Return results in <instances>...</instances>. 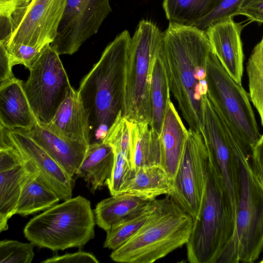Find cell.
<instances>
[{
  "label": "cell",
  "mask_w": 263,
  "mask_h": 263,
  "mask_svg": "<svg viewBox=\"0 0 263 263\" xmlns=\"http://www.w3.org/2000/svg\"><path fill=\"white\" fill-rule=\"evenodd\" d=\"M212 51L205 31L195 26L170 22L163 32L160 55L170 91L189 129L200 133Z\"/></svg>",
  "instance_id": "1"
},
{
  "label": "cell",
  "mask_w": 263,
  "mask_h": 263,
  "mask_svg": "<svg viewBox=\"0 0 263 263\" xmlns=\"http://www.w3.org/2000/svg\"><path fill=\"white\" fill-rule=\"evenodd\" d=\"M132 37L125 30L105 48L78 90L88 116L91 135L102 142L123 106L125 71Z\"/></svg>",
  "instance_id": "2"
},
{
  "label": "cell",
  "mask_w": 263,
  "mask_h": 263,
  "mask_svg": "<svg viewBox=\"0 0 263 263\" xmlns=\"http://www.w3.org/2000/svg\"><path fill=\"white\" fill-rule=\"evenodd\" d=\"M193 221L171 196L157 199L155 209L142 227L110 257L122 263L155 262L187 243Z\"/></svg>",
  "instance_id": "3"
},
{
  "label": "cell",
  "mask_w": 263,
  "mask_h": 263,
  "mask_svg": "<svg viewBox=\"0 0 263 263\" xmlns=\"http://www.w3.org/2000/svg\"><path fill=\"white\" fill-rule=\"evenodd\" d=\"M240 185L233 235L216 263H252L263 252V183L251 154L239 156Z\"/></svg>",
  "instance_id": "4"
},
{
  "label": "cell",
  "mask_w": 263,
  "mask_h": 263,
  "mask_svg": "<svg viewBox=\"0 0 263 263\" xmlns=\"http://www.w3.org/2000/svg\"><path fill=\"white\" fill-rule=\"evenodd\" d=\"M96 224L90 202L78 196L35 216L23 232L35 246L57 251L85 246L95 237Z\"/></svg>",
  "instance_id": "5"
},
{
  "label": "cell",
  "mask_w": 263,
  "mask_h": 263,
  "mask_svg": "<svg viewBox=\"0 0 263 263\" xmlns=\"http://www.w3.org/2000/svg\"><path fill=\"white\" fill-rule=\"evenodd\" d=\"M163 32L142 20L131 39L126 65L122 115L129 122L151 123V84L154 62L162 44Z\"/></svg>",
  "instance_id": "6"
},
{
  "label": "cell",
  "mask_w": 263,
  "mask_h": 263,
  "mask_svg": "<svg viewBox=\"0 0 263 263\" xmlns=\"http://www.w3.org/2000/svg\"><path fill=\"white\" fill-rule=\"evenodd\" d=\"M234 229L231 208L210 162L200 212L186 244L188 261L216 263Z\"/></svg>",
  "instance_id": "7"
},
{
  "label": "cell",
  "mask_w": 263,
  "mask_h": 263,
  "mask_svg": "<svg viewBox=\"0 0 263 263\" xmlns=\"http://www.w3.org/2000/svg\"><path fill=\"white\" fill-rule=\"evenodd\" d=\"M207 96L214 108L250 153L260 135L248 94L210 54L207 65Z\"/></svg>",
  "instance_id": "8"
},
{
  "label": "cell",
  "mask_w": 263,
  "mask_h": 263,
  "mask_svg": "<svg viewBox=\"0 0 263 263\" xmlns=\"http://www.w3.org/2000/svg\"><path fill=\"white\" fill-rule=\"evenodd\" d=\"M201 134L235 223L240 178L239 158L243 152H250L219 115L208 96L204 103Z\"/></svg>",
  "instance_id": "9"
},
{
  "label": "cell",
  "mask_w": 263,
  "mask_h": 263,
  "mask_svg": "<svg viewBox=\"0 0 263 263\" xmlns=\"http://www.w3.org/2000/svg\"><path fill=\"white\" fill-rule=\"evenodd\" d=\"M58 53L50 45L29 69L23 88L38 122L49 123L71 87Z\"/></svg>",
  "instance_id": "10"
},
{
  "label": "cell",
  "mask_w": 263,
  "mask_h": 263,
  "mask_svg": "<svg viewBox=\"0 0 263 263\" xmlns=\"http://www.w3.org/2000/svg\"><path fill=\"white\" fill-rule=\"evenodd\" d=\"M209 157L202 134L189 129L171 196L196 220L205 189Z\"/></svg>",
  "instance_id": "11"
},
{
  "label": "cell",
  "mask_w": 263,
  "mask_h": 263,
  "mask_svg": "<svg viewBox=\"0 0 263 263\" xmlns=\"http://www.w3.org/2000/svg\"><path fill=\"white\" fill-rule=\"evenodd\" d=\"M109 0H67L58 33L50 44L59 55H72L99 31L111 12Z\"/></svg>",
  "instance_id": "12"
},
{
  "label": "cell",
  "mask_w": 263,
  "mask_h": 263,
  "mask_svg": "<svg viewBox=\"0 0 263 263\" xmlns=\"http://www.w3.org/2000/svg\"><path fill=\"white\" fill-rule=\"evenodd\" d=\"M67 0H32L5 45L23 44L43 49L57 36Z\"/></svg>",
  "instance_id": "13"
},
{
  "label": "cell",
  "mask_w": 263,
  "mask_h": 263,
  "mask_svg": "<svg viewBox=\"0 0 263 263\" xmlns=\"http://www.w3.org/2000/svg\"><path fill=\"white\" fill-rule=\"evenodd\" d=\"M1 135L39 172L40 179L62 200L72 198L74 181L31 137L21 129H8L0 125Z\"/></svg>",
  "instance_id": "14"
},
{
  "label": "cell",
  "mask_w": 263,
  "mask_h": 263,
  "mask_svg": "<svg viewBox=\"0 0 263 263\" xmlns=\"http://www.w3.org/2000/svg\"><path fill=\"white\" fill-rule=\"evenodd\" d=\"M37 170L10 143H0V232L8 229V220L15 214L26 179Z\"/></svg>",
  "instance_id": "15"
},
{
  "label": "cell",
  "mask_w": 263,
  "mask_h": 263,
  "mask_svg": "<svg viewBox=\"0 0 263 263\" xmlns=\"http://www.w3.org/2000/svg\"><path fill=\"white\" fill-rule=\"evenodd\" d=\"M242 23L229 17L209 26L205 30L213 52L228 74L241 84L243 52L241 33Z\"/></svg>",
  "instance_id": "16"
},
{
  "label": "cell",
  "mask_w": 263,
  "mask_h": 263,
  "mask_svg": "<svg viewBox=\"0 0 263 263\" xmlns=\"http://www.w3.org/2000/svg\"><path fill=\"white\" fill-rule=\"evenodd\" d=\"M49 129L70 140L87 146L91 143L88 116L78 90L71 87L51 121Z\"/></svg>",
  "instance_id": "17"
},
{
  "label": "cell",
  "mask_w": 263,
  "mask_h": 263,
  "mask_svg": "<svg viewBox=\"0 0 263 263\" xmlns=\"http://www.w3.org/2000/svg\"><path fill=\"white\" fill-rule=\"evenodd\" d=\"M37 143L72 178L85 155L88 146L70 140L38 121L29 129H22Z\"/></svg>",
  "instance_id": "18"
},
{
  "label": "cell",
  "mask_w": 263,
  "mask_h": 263,
  "mask_svg": "<svg viewBox=\"0 0 263 263\" xmlns=\"http://www.w3.org/2000/svg\"><path fill=\"white\" fill-rule=\"evenodd\" d=\"M23 88L14 79L0 85V125L8 129H29L37 122Z\"/></svg>",
  "instance_id": "19"
},
{
  "label": "cell",
  "mask_w": 263,
  "mask_h": 263,
  "mask_svg": "<svg viewBox=\"0 0 263 263\" xmlns=\"http://www.w3.org/2000/svg\"><path fill=\"white\" fill-rule=\"evenodd\" d=\"M187 135L188 130L170 100L159 136L161 149L160 165L173 181L182 158Z\"/></svg>",
  "instance_id": "20"
},
{
  "label": "cell",
  "mask_w": 263,
  "mask_h": 263,
  "mask_svg": "<svg viewBox=\"0 0 263 263\" xmlns=\"http://www.w3.org/2000/svg\"><path fill=\"white\" fill-rule=\"evenodd\" d=\"M115 162V153L109 144L95 142L88 147L76 174L87 183L92 193L105 185L110 176Z\"/></svg>",
  "instance_id": "21"
},
{
  "label": "cell",
  "mask_w": 263,
  "mask_h": 263,
  "mask_svg": "<svg viewBox=\"0 0 263 263\" xmlns=\"http://www.w3.org/2000/svg\"><path fill=\"white\" fill-rule=\"evenodd\" d=\"M174 182L160 165H152L135 170L133 176L124 184L120 193H126L148 200L160 195H170Z\"/></svg>",
  "instance_id": "22"
},
{
  "label": "cell",
  "mask_w": 263,
  "mask_h": 263,
  "mask_svg": "<svg viewBox=\"0 0 263 263\" xmlns=\"http://www.w3.org/2000/svg\"><path fill=\"white\" fill-rule=\"evenodd\" d=\"M151 201L123 193L111 195L96 205L93 210L96 223L106 232L143 209Z\"/></svg>",
  "instance_id": "23"
},
{
  "label": "cell",
  "mask_w": 263,
  "mask_h": 263,
  "mask_svg": "<svg viewBox=\"0 0 263 263\" xmlns=\"http://www.w3.org/2000/svg\"><path fill=\"white\" fill-rule=\"evenodd\" d=\"M130 140L135 170L160 164L159 136L146 122H129Z\"/></svg>",
  "instance_id": "24"
},
{
  "label": "cell",
  "mask_w": 263,
  "mask_h": 263,
  "mask_svg": "<svg viewBox=\"0 0 263 263\" xmlns=\"http://www.w3.org/2000/svg\"><path fill=\"white\" fill-rule=\"evenodd\" d=\"M61 199L39 178L36 170L31 173L24 183L17 202L15 214L22 216L45 211Z\"/></svg>",
  "instance_id": "25"
},
{
  "label": "cell",
  "mask_w": 263,
  "mask_h": 263,
  "mask_svg": "<svg viewBox=\"0 0 263 263\" xmlns=\"http://www.w3.org/2000/svg\"><path fill=\"white\" fill-rule=\"evenodd\" d=\"M170 92L165 70L160 55L159 50L152 68L151 84L152 118L150 123L152 129L159 136L167 105L171 100Z\"/></svg>",
  "instance_id": "26"
},
{
  "label": "cell",
  "mask_w": 263,
  "mask_h": 263,
  "mask_svg": "<svg viewBox=\"0 0 263 263\" xmlns=\"http://www.w3.org/2000/svg\"><path fill=\"white\" fill-rule=\"evenodd\" d=\"M219 0H163V7L170 22L194 26L208 15Z\"/></svg>",
  "instance_id": "27"
},
{
  "label": "cell",
  "mask_w": 263,
  "mask_h": 263,
  "mask_svg": "<svg viewBox=\"0 0 263 263\" xmlns=\"http://www.w3.org/2000/svg\"><path fill=\"white\" fill-rule=\"evenodd\" d=\"M152 200L143 209L123 219L106 231L104 247L115 250L126 243L142 227L156 206Z\"/></svg>",
  "instance_id": "28"
},
{
  "label": "cell",
  "mask_w": 263,
  "mask_h": 263,
  "mask_svg": "<svg viewBox=\"0 0 263 263\" xmlns=\"http://www.w3.org/2000/svg\"><path fill=\"white\" fill-rule=\"evenodd\" d=\"M249 96L263 126V36L253 48L247 66Z\"/></svg>",
  "instance_id": "29"
},
{
  "label": "cell",
  "mask_w": 263,
  "mask_h": 263,
  "mask_svg": "<svg viewBox=\"0 0 263 263\" xmlns=\"http://www.w3.org/2000/svg\"><path fill=\"white\" fill-rule=\"evenodd\" d=\"M32 0H0V43L6 45Z\"/></svg>",
  "instance_id": "30"
},
{
  "label": "cell",
  "mask_w": 263,
  "mask_h": 263,
  "mask_svg": "<svg viewBox=\"0 0 263 263\" xmlns=\"http://www.w3.org/2000/svg\"><path fill=\"white\" fill-rule=\"evenodd\" d=\"M32 242L4 239L0 241V263H31L34 257Z\"/></svg>",
  "instance_id": "31"
},
{
  "label": "cell",
  "mask_w": 263,
  "mask_h": 263,
  "mask_svg": "<svg viewBox=\"0 0 263 263\" xmlns=\"http://www.w3.org/2000/svg\"><path fill=\"white\" fill-rule=\"evenodd\" d=\"M114 151V164L110 176L106 183L111 195L120 194L124 184L135 172L132 164L124 154L116 149Z\"/></svg>",
  "instance_id": "32"
},
{
  "label": "cell",
  "mask_w": 263,
  "mask_h": 263,
  "mask_svg": "<svg viewBox=\"0 0 263 263\" xmlns=\"http://www.w3.org/2000/svg\"><path fill=\"white\" fill-rule=\"evenodd\" d=\"M244 0H219L214 9L194 26L205 30L210 25L238 15L240 6Z\"/></svg>",
  "instance_id": "33"
},
{
  "label": "cell",
  "mask_w": 263,
  "mask_h": 263,
  "mask_svg": "<svg viewBox=\"0 0 263 263\" xmlns=\"http://www.w3.org/2000/svg\"><path fill=\"white\" fill-rule=\"evenodd\" d=\"M12 65H23L28 69L36 61L43 49L23 44H11L5 46Z\"/></svg>",
  "instance_id": "34"
},
{
  "label": "cell",
  "mask_w": 263,
  "mask_h": 263,
  "mask_svg": "<svg viewBox=\"0 0 263 263\" xmlns=\"http://www.w3.org/2000/svg\"><path fill=\"white\" fill-rule=\"evenodd\" d=\"M99 262L98 259L92 254L82 251L71 253H66L60 255H55L41 261L42 263H98Z\"/></svg>",
  "instance_id": "35"
},
{
  "label": "cell",
  "mask_w": 263,
  "mask_h": 263,
  "mask_svg": "<svg viewBox=\"0 0 263 263\" xmlns=\"http://www.w3.org/2000/svg\"><path fill=\"white\" fill-rule=\"evenodd\" d=\"M238 15H243L252 22L263 24V0H244Z\"/></svg>",
  "instance_id": "36"
},
{
  "label": "cell",
  "mask_w": 263,
  "mask_h": 263,
  "mask_svg": "<svg viewBox=\"0 0 263 263\" xmlns=\"http://www.w3.org/2000/svg\"><path fill=\"white\" fill-rule=\"evenodd\" d=\"M13 65L5 46L0 43V85L14 79Z\"/></svg>",
  "instance_id": "37"
},
{
  "label": "cell",
  "mask_w": 263,
  "mask_h": 263,
  "mask_svg": "<svg viewBox=\"0 0 263 263\" xmlns=\"http://www.w3.org/2000/svg\"><path fill=\"white\" fill-rule=\"evenodd\" d=\"M251 161L263 183V135L254 145L251 153Z\"/></svg>",
  "instance_id": "38"
},
{
  "label": "cell",
  "mask_w": 263,
  "mask_h": 263,
  "mask_svg": "<svg viewBox=\"0 0 263 263\" xmlns=\"http://www.w3.org/2000/svg\"><path fill=\"white\" fill-rule=\"evenodd\" d=\"M260 262L263 263V259H262Z\"/></svg>",
  "instance_id": "39"
}]
</instances>
